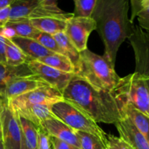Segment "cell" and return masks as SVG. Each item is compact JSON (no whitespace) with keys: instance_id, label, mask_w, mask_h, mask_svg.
Returning a JSON list of instances; mask_svg holds the SVG:
<instances>
[{"instance_id":"obj_1","label":"cell","mask_w":149,"mask_h":149,"mask_svg":"<svg viewBox=\"0 0 149 149\" xmlns=\"http://www.w3.org/2000/svg\"><path fill=\"white\" fill-rule=\"evenodd\" d=\"M129 9L130 0H97L90 15L104 43V55L114 64L119 47L135 29L128 16Z\"/></svg>"},{"instance_id":"obj_2","label":"cell","mask_w":149,"mask_h":149,"mask_svg":"<svg viewBox=\"0 0 149 149\" xmlns=\"http://www.w3.org/2000/svg\"><path fill=\"white\" fill-rule=\"evenodd\" d=\"M62 95L65 101L96 123L115 125L122 118L120 106L111 93L97 90L75 74Z\"/></svg>"},{"instance_id":"obj_3","label":"cell","mask_w":149,"mask_h":149,"mask_svg":"<svg viewBox=\"0 0 149 149\" xmlns=\"http://www.w3.org/2000/svg\"><path fill=\"white\" fill-rule=\"evenodd\" d=\"M75 75L95 89L112 93L120 80L115 64L106 55H100L86 49L80 52Z\"/></svg>"},{"instance_id":"obj_4","label":"cell","mask_w":149,"mask_h":149,"mask_svg":"<svg viewBox=\"0 0 149 149\" xmlns=\"http://www.w3.org/2000/svg\"><path fill=\"white\" fill-rule=\"evenodd\" d=\"M120 108L131 105L149 116V86L148 78L136 72L121 78L111 93Z\"/></svg>"},{"instance_id":"obj_5","label":"cell","mask_w":149,"mask_h":149,"mask_svg":"<svg viewBox=\"0 0 149 149\" xmlns=\"http://www.w3.org/2000/svg\"><path fill=\"white\" fill-rule=\"evenodd\" d=\"M54 116L74 130L87 132L98 138L104 146L107 141V134L82 111L71 103L62 100L51 106Z\"/></svg>"},{"instance_id":"obj_6","label":"cell","mask_w":149,"mask_h":149,"mask_svg":"<svg viewBox=\"0 0 149 149\" xmlns=\"http://www.w3.org/2000/svg\"><path fill=\"white\" fill-rule=\"evenodd\" d=\"M63 100L61 92L49 85L41 87L34 90L7 100V106L13 111L26 106L39 104L52 106Z\"/></svg>"},{"instance_id":"obj_7","label":"cell","mask_w":149,"mask_h":149,"mask_svg":"<svg viewBox=\"0 0 149 149\" xmlns=\"http://www.w3.org/2000/svg\"><path fill=\"white\" fill-rule=\"evenodd\" d=\"M96 29L95 22L91 17L73 16L66 22L65 33L79 52L87 49V41Z\"/></svg>"},{"instance_id":"obj_8","label":"cell","mask_w":149,"mask_h":149,"mask_svg":"<svg viewBox=\"0 0 149 149\" xmlns=\"http://www.w3.org/2000/svg\"><path fill=\"white\" fill-rule=\"evenodd\" d=\"M129 40L135 55V72L149 78V31L135 26Z\"/></svg>"},{"instance_id":"obj_9","label":"cell","mask_w":149,"mask_h":149,"mask_svg":"<svg viewBox=\"0 0 149 149\" xmlns=\"http://www.w3.org/2000/svg\"><path fill=\"white\" fill-rule=\"evenodd\" d=\"M27 65L34 75L39 77L48 85L56 89L61 93H63L74 76V74L63 72L36 60L29 59Z\"/></svg>"},{"instance_id":"obj_10","label":"cell","mask_w":149,"mask_h":149,"mask_svg":"<svg viewBox=\"0 0 149 149\" xmlns=\"http://www.w3.org/2000/svg\"><path fill=\"white\" fill-rule=\"evenodd\" d=\"M0 121L4 149H21L22 133L19 116L7 106L3 111Z\"/></svg>"},{"instance_id":"obj_11","label":"cell","mask_w":149,"mask_h":149,"mask_svg":"<svg viewBox=\"0 0 149 149\" xmlns=\"http://www.w3.org/2000/svg\"><path fill=\"white\" fill-rule=\"evenodd\" d=\"M47 85L48 84L45 81L34 74L15 79L12 80L6 87L3 98L6 100H10Z\"/></svg>"},{"instance_id":"obj_12","label":"cell","mask_w":149,"mask_h":149,"mask_svg":"<svg viewBox=\"0 0 149 149\" xmlns=\"http://www.w3.org/2000/svg\"><path fill=\"white\" fill-rule=\"evenodd\" d=\"M41 126L45 128L50 136L65 141L81 149L75 130L55 116L45 121Z\"/></svg>"},{"instance_id":"obj_13","label":"cell","mask_w":149,"mask_h":149,"mask_svg":"<svg viewBox=\"0 0 149 149\" xmlns=\"http://www.w3.org/2000/svg\"><path fill=\"white\" fill-rule=\"evenodd\" d=\"M51 105L39 104L26 106L13 111L18 116L30 121L36 126H41L45 121L55 117L51 111Z\"/></svg>"},{"instance_id":"obj_14","label":"cell","mask_w":149,"mask_h":149,"mask_svg":"<svg viewBox=\"0 0 149 149\" xmlns=\"http://www.w3.org/2000/svg\"><path fill=\"white\" fill-rule=\"evenodd\" d=\"M33 75L27 63L18 66H11L0 63V96L3 97L6 87L15 79Z\"/></svg>"},{"instance_id":"obj_15","label":"cell","mask_w":149,"mask_h":149,"mask_svg":"<svg viewBox=\"0 0 149 149\" xmlns=\"http://www.w3.org/2000/svg\"><path fill=\"white\" fill-rule=\"evenodd\" d=\"M11 40L31 60H38L54 53L35 39L15 36Z\"/></svg>"},{"instance_id":"obj_16","label":"cell","mask_w":149,"mask_h":149,"mask_svg":"<svg viewBox=\"0 0 149 149\" xmlns=\"http://www.w3.org/2000/svg\"><path fill=\"white\" fill-rule=\"evenodd\" d=\"M40 5L39 0H15L10 6L8 22L29 20V16Z\"/></svg>"},{"instance_id":"obj_17","label":"cell","mask_w":149,"mask_h":149,"mask_svg":"<svg viewBox=\"0 0 149 149\" xmlns=\"http://www.w3.org/2000/svg\"><path fill=\"white\" fill-rule=\"evenodd\" d=\"M122 116H126L132 122L138 130L149 143V116H146L131 105H124L121 107Z\"/></svg>"},{"instance_id":"obj_18","label":"cell","mask_w":149,"mask_h":149,"mask_svg":"<svg viewBox=\"0 0 149 149\" xmlns=\"http://www.w3.org/2000/svg\"><path fill=\"white\" fill-rule=\"evenodd\" d=\"M29 21L39 31L54 35L59 32H65L67 20L53 17H40L29 19Z\"/></svg>"},{"instance_id":"obj_19","label":"cell","mask_w":149,"mask_h":149,"mask_svg":"<svg viewBox=\"0 0 149 149\" xmlns=\"http://www.w3.org/2000/svg\"><path fill=\"white\" fill-rule=\"evenodd\" d=\"M21 127V149H37L38 127L30 121L20 117Z\"/></svg>"},{"instance_id":"obj_20","label":"cell","mask_w":149,"mask_h":149,"mask_svg":"<svg viewBox=\"0 0 149 149\" xmlns=\"http://www.w3.org/2000/svg\"><path fill=\"white\" fill-rule=\"evenodd\" d=\"M36 61L63 72L75 74V67L74 64L72 63L71 60L65 55L53 53Z\"/></svg>"},{"instance_id":"obj_21","label":"cell","mask_w":149,"mask_h":149,"mask_svg":"<svg viewBox=\"0 0 149 149\" xmlns=\"http://www.w3.org/2000/svg\"><path fill=\"white\" fill-rule=\"evenodd\" d=\"M6 64L18 66L27 63L30 58L11 39H6Z\"/></svg>"},{"instance_id":"obj_22","label":"cell","mask_w":149,"mask_h":149,"mask_svg":"<svg viewBox=\"0 0 149 149\" xmlns=\"http://www.w3.org/2000/svg\"><path fill=\"white\" fill-rule=\"evenodd\" d=\"M132 8L130 20L134 21L135 17L138 18L139 25L143 30L149 31V3L142 4L141 0H130Z\"/></svg>"},{"instance_id":"obj_23","label":"cell","mask_w":149,"mask_h":149,"mask_svg":"<svg viewBox=\"0 0 149 149\" xmlns=\"http://www.w3.org/2000/svg\"><path fill=\"white\" fill-rule=\"evenodd\" d=\"M52 36L63 52L64 55L71 60L74 67L76 68L78 64L79 60L80 52L74 47V45L71 42L68 36L65 34V32H59Z\"/></svg>"},{"instance_id":"obj_24","label":"cell","mask_w":149,"mask_h":149,"mask_svg":"<svg viewBox=\"0 0 149 149\" xmlns=\"http://www.w3.org/2000/svg\"><path fill=\"white\" fill-rule=\"evenodd\" d=\"M6 26L13 28L16 33V36L23 38H29V39H36L40 31L35 29L29 20H17L14 22H8Z\"/></svg>"},{"instance_id":"obj_25","label":"cell","mask_w":149,"mask_h":149,"mask_svg":"<svg viewBox=\"0 0 149 149\" xmlns=\"http://www.w3.org/2000/svg\"><path fill=\"white\" fill-rule=\"evenodd\" d=\"M81 149H104L103 143L95 135L87 132L75 130Z\"/></svg>"},{"instance_id":"obj_26","label":"cell","mask_w":149,"mask_h":149,"mask_svg":"<svg viewBox=\"0 0 149 149\" xmlns=\"http://www.w3.org/2000/svg\"><path fill=\"white\" fill-rule=\"evenodd\" d=\"M75 5L74 16L90 17L97 0H73Z\"/></svg>"},{"instance_id":"obj_27","label":"cell","mask_w":149,"mask_h":149,"mask_svg":"<svg viewBox=\"0 0 149 149\" xmlns=\"http://www.w3.org/2000/svg\"><path fill=\"white\" fill-rule=\"evenodd\" d=\"M35 40L39 42L42 46L45 47L48 50L51 51V52H54V53L61 54V55H65L63 52L62 51V49H61V47L58 45V44L57 43L55 39H54L52 35L40 32Z\"/></svg>"},{"instance_id":"obj_28","label":"cell","mask_w":149,"mask_h":149,"mask_svg":"<svg viewBox=\"0 0 149 149\" xmlns=\"http://www.w3.org/2000/svg\"><path fill=\"white\" fill-rule=\"evenodd\" d=\"M104 149H134L132 146L121 137H116L113 135H108L107 141Z\"/></svg>"},{"instance_id":"obj_29","label":"cell","mask_w":149,"mask_h":149,"mask_svg":"<svg viewBox=\"0 0 149 149\" xmlns=\"http://www.w3.org/2000/svg\"><path fill=\"white\" fill-rule=\"evenodd\" d=\"M38 127V126H37ZM50 135L42 126L38 127L37 149H51Z\"/></svg>"},{"instance_id":"obj_30","label":"cell","mask_w":149,"mask_h":149,"mask_svg":"<svg viewBox=\"0 0 149 149\" xmlns=\"http://www.w3.org/2000/svg\"><path fill=\"white\" fill-rule=\"evenodd\" d=\"M51 144L53 149H80L71 144L50 136Z\"/></svg>"},{"instance_id":"obj_31","label":"cell","mask_w":149,"mask_h":149,"mask_svg":"<svg viewBox=\"0 0 149 149\" xmlns=\"http://www.w3.org/2000/svg\"><path fill=\"white\" fill-rule=\"evenodd\" d=\"M10 7L0 9V29L4 27L9 21Z\"/></svg>"},{"instance_id":"obj_32","label":"cell","mask_w":149,"mask_h":149,"mask_svg":"<svg viewBox=\"0 0 149 149\" xmlns=\"http://www.w3.org/2000/svg\"><path fill=\"white\" fill-rule=\"evenodd\" d=\"M1 29H0V63L6 64V38L1 35Z\"/></svg>"},{"instance_id":"obj_33","label":"cell","mask_w":149,"mask_h":149,"mask_svg":"<svg viewBox=\"0 0 149 149\" xmlns=\"http://www.w3.org/2000/svg\"><path fill=\"white\" fill-rule=\"evenodd\" d=\"M1 33L4 38L8 39H12L16 36V33L14 29L8 26H5L4 27L1 28Z\"/></svg>"},{"instance_id":"obj_34","label":"cell","mask_w":149,"mask_h":149,"mask_svg":"<svg viewBox=\"0 0 149 149\" xmlns=\"http://www.w3.org/2000/svg\"><path fill=\"white\" fill-rule=\"evenodd\" d=\"M41 4L45 7H55L58 6V0H39Z\"/></svg>"},{"instance_id":"obj_35","label":"cell","mask_w":149,"mask_h":149,"mask_svg":"<svg viewBox=\"0 0 149 149\" xmlns=\"http://www.w3.org/2000/svg\"><path fill=\"white\" fill-rule=\"evenodd\" d=\"M15 0H0V9L10 7Z\"/></svg>"},{"instance_id":"obj_36","label":"cell","mask_w":149,"mask_h":149,"mask_svg":"<svg viewBox=\"0 0 149 149\" xmlns=\"http://www.w3.org/2000/svg\"><path fill=\"white\" fill-rule=\"evenodd\" d=\"M2 140V131H1V124L0 121V141Z\"/></svg>"},{"instance_id":"obj_37","label":"cell","mask_w":149,"mask_h":149,"mask_svg":"<svg viewBox=\"0 0 149 149\" xmlns=\"http://www.w3.org/2000/svg\"><path fill=\"white\" fill-rule=\"evenodd\" d=\"M142 4H148L149 3V0H141Z\"/></svg>"},{"instance_id":"obj_38","label":"cell","mask_w":149,"mask_h":149,"mask_svg":"<svg viewBox=\"0 0 149 149\" xmlns=\"http://www.w3.org/2000/svg\"><path fill=\"white\" fill-rule=\"evenodd\" d=\"M0 149H4V146H3L2 141H0Z\"/></svg>"},{"instance_id":"obj_39","label":"cell","mask_w":149,"mask_h":149,"mask_svg":"<svg viewBox=\"0 0 149 149\" xmlns=\"http://www.w3.org/2000/svg\"><path fill=\"white\" fill-rule=\"evenodd\" d=\"M148 86H149V78H148Z\"/></svg>"}]
</instances>
